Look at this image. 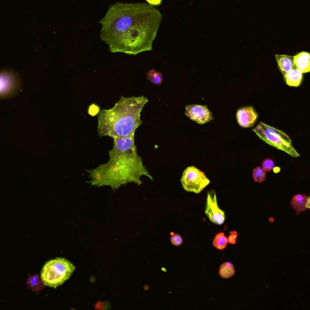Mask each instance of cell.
Listing matches in <instances>:
<instances>
[{
  "label": "cell",
  "mask_w": 310,
  "mask_h": 310,
  "mask_svg": "<svg viewBox=\"0 0 310 310\" xmlns=\"http://www.w3.org/2000/svg\"><path fill=\"white\" fill-rule=\"evenodd\" d=\"M19 79L10 70L0 71V98H7L18 89Z\"/></svg>",
  "instance_id": "obj_8"
},
{
  "label": "cell",
  "mask_w": 310,
  "mask_h": 310,
  "mask_svg": "<svg viewBox=\"0 0 310 310\" xmlns=\"http://www.w3.org/2000/svg\"><path fill=\"white\" fill-rule=\"evenodd\" d=\"M294 68L301 72L308 73L310 71V55L309 52H303L294 56Z\"/></svg>",
  "instance_id": "obj_11"
},
{
  "label": "cell",
  "mask_w": 310,
  "mask_h": 310,
  "mask_svg": "<svg viewBox=\"0 0 310 310\" xmlns=\"http://www.w3.org/2000/svg\"><path fill=\"white\" fill-rule=\"evenodd\" d=\"M205 213L212 223L219 226L223 224L226 220L224 212L218 207L217 193L215 190L207 192Z\"/></svg>",
  "instance_id": "obj_7"
},
{
  "label": "cell",
  "mask_w": 310,
  "mask_h": 310,
  "mask_svg": "<svg viewBox=\"0 0 310 310\" xmlns=\"http://www.w3.org/2000/svg\"><path fill=\"white\" fill-rule=\"evenodd\" d=\"M253 132L259 138L270 146L288 153L293 157H300V155L293 146L291 138L283 131L261 122L257 127L253 129Z\"/></svg>",
  "instance_id": "obj_5"
},
{
  "label": "cell",
  "mask_w": 310,
  "mask_h": 310,
  "mask_svg": "<svg viewBox=\"0 0 310 310\" xmlns=\"http://www.w3.org/2000/svg\"><path fill=\"white\" fill-rule=\"evenodd\" d=\"M235 274V270L234 266L232 263L226 262L224 263L220 267L219 275L223 279L231 278Z\"/></svg>",
  "instance_id": "obj_16"
},
{
  "label": "cell",
  "mask_w": 310,
  "mask_h": 310,
  "mask_svg": "<svg viewBox=\"0 0 310 310\" xmlns=\"http://www.w3.org/2000/svg\"><path fill=\"white\" fill-rule=\"evenodd\" d=\"M181 183L186 191L199 194L209 186L210 181L204 172L195 166H190L184 170Z\"/></svg>",
  "instance_id": "obj_6"
},
{
  "label": "cell",
  "mask_w": 310,
  "mask_h": 310,
  "mask_svg": "<svg viewBox=\"0 0 310 310\" xmlns=\"http://www.w3.org/2000/svg\"><path fill=\"white\" fill-rule=\"evenodd\" d=\"M267 173L265 170L261 167L255 168L253 171V178L255 182L262 183L266 180Z\"/></svg>",
  "instance_id": "obj_19"
},
{
  "label": "cell",
  "mask_w": 310,
  "mask_h": 310,
  "mask_svg": "<svg viewBox=\"0 0 310 310\" xmlns=\"http://www.w3.org/2000/svg\"><path fill=\"white\" fill-rule=\"evenodd\" d=\"M185 114L192 121L199 124H204L213 120L214 118L206 106L201 105H189L186 107Z\"/></svg>",
  "instance_id": "obj_9"
},
{
  "label": "cell",
  "mask_w": 310,
  "mask_h": 310,
  "mask_svg": "<svg viewBox=\"0 0 310 310\" xmlns=\"http://www.w3.org/2000/svg\"><path fill=\"white\" fill-rule=\"evenodd\" d=\"M76 267L64 258H57L47 262L41 272L45 286L56 289L69 280Z\"/></svg>",
  "instance_id": "obj_4"
},
{
  "label": "cell",
  "mask_w": 310,
  "mask_h": 310,
  "mask_svg": "<svg viewBox=\"0 0 310 310\" xmlns=\"http://www.w3.org/2000/svg\"><path fill=\"white\" fill-rule=\"evenodd\" d=\"M94 308H95V310H107L110 309V306L109 303L99 301L94 306Z\"/></svg>",
  "instance_id": "obj_22"
},
{
  "label": "cell",
  "mask_w": 310,
  "mask_h": 310,
  "mask_svg": "<svg viewBox=\"0 0 310 310\" xmlns=\"http://www.w3.org/2000/svg\"><path fill=\"white\" fill-rule=\"evenodd\" d=\"M146 1L152 6H157L161 4L163 0H146Z\"/></svg>",
  "instance_id": "obj_24"
},
{
  "label": "cell",
  "mask_w": 310,
  "mask_h": 310,
  "mask_svg": "<svg viewBox=\"0 0 310 310\" xmlns=\"http://www.w3.org/2000/svg\"><path fill=\"white\" fill-rule=\"evenodd\" d=\"M161 20L162 14L151 5L116 2L98 21L100 38L111 52L136 55L152 49Z\"/></svg>",
  "instance_id": "obj_1"
},
{
  "label": "cell",
  "mask_w": 310,
  "mask_h": 310,
  "mask_svg": "<svg viewBox=\"0 0 310 310\" xmlns=\"http://www.w3.org/2000/svg\"><path fill=\"white\" fill-rule=\"evenodd\" d=\"M278 67L283 75L294 69V56L289 55H276Z\"/></svg>",
  "instance_id": "obj_13"
},
{
  "label": "cell",
  "mask_w": 310,
  "mask_h": 310,
  "mask_svg": "<svg viewBox=\"0 0 310 310\" xmlns=\"http://www.w3.org/2000/svg\"><path fill=\"white\" fill-rule=\"evenodd\" d=\"M149 99L144 96L131 98L121 96L114 107L99 110L98 133L100 137L113 139L135 134L143 123L141 113Z\"/></svg>",
  "instance_id": "obj_3"
},
{
  "label": "cell",
  "mask_w": 310,
  "mask_h": 310,
  "mask_svg": "<svg viewBox=\"0 0 310 310\" xmlns=\"http://www.w3.org/2000/svg\"><path fill=\"white\" fill-rule=\"evenodd\" d=\"M113 147L109 151V160L96 169L87 170L90 180L87 181L96 187L110 186L113 192L121 186L134 183L140 186L142 176L153 180L143 159L138 154L135 144V134L113 139Z\"/></svg>",
  "instance_id": "obj_2"
},
{
  "label": "cell",
  "mask_w": 310,
  "mask_h": 310,
  "mask_svg": "<svg viewBox=\"0 0 310 310\" xmlns=\"http://www.w3.org/2000/svg\"><path fill=\"white\" fill-rule=\"evenodd\" d=\"M258 117V114L253 107L241 108L237 111V121L242 127H252Z\"/></svg>",
  "instance_id": "obj_10"
},
{
  "label": "cell",
  "mask_w": 310,
  "mask_h": 310,
  "mask_svg": "<svg viewBox=\"0 0 310 310\" xmlns=\"http://www.w3.org/2000/svg\"><path fill=\"white\" fill-rule=\"evenodd\" d=\"M172 237L170 238V242L172 245L176 247L180 246L183 243V239L181 236L179 234H173L171 233Z\"/></svg>",
  "instance_id": "obj_21"
},
{
  "label": "cell",
  "mask_w": 310,
  "mask_h": 310,
  "mask_svg": "<svg viewBox=\"0 0 310 310\" xmlns=\"http://www.w3.org/2000/svg\"><path fill=\"white\" fill-rule=\"evenodd\" d=\"M262 168L267 172H270L274 169L275 168V162L273 159L270 158H267L263 161L262 164Z\"/></svg>",
  "instance_id": "obj_20"
},
{
  "label": "cell",
  "mask_w": 310,
  "mask_h": 310,
  "mask_svg": "<svg viewBox=\"0 0 310 310\" xmlns=\"http://www.w3.org/2000/svg\"><path fill=\"white\" fill-rule=\"evenodd\" d=\"M291 206L299 213L305 212L310 208V198L302 194L296 195L292 198Z\"/></svg>",
  "instance_id": "obj_12"
},
{
  "label": "cell",
  "mask_w": 310,
  "mask_h": 310,
  "mask_svg": "<svg viewBox=\"0 0 310 310\" xmlns=\"http://www.w3.org/2000/svg\"><path fill=\"white\" fill-rule=\"evenodd\" d=\"M228 238L226 237L223 232L219 233L213 241V246L218 250H224L228 244Z\"/></svg>",
  "instance_id": "obj_18"
},
{
  "label": "cell",
  "mask_w": 310,
  "mask_h": 310,
  "mask_svg": "<svg viewBox=\"0 0 310 310\" xmlns=\"http://www.w3.org/2000/svg\"><path fill=\"white\" fill-rule=\"evenodd\" d=\"M28 288L32 292L39 293L44 288L45 285L41 277L37 274L29 276L27 282Z\"/></svg>",
  "instance_id": "obj_15"
},
{
  "label": "cell",
  "mask_w": 310,
  "mask_h": 310,
  "mask_svg": "<svg viewBox=\"0 0 310 310\" xmlns=\"http://www.w3.org/2000/svg\"><path fill=\"white\" fill-rule=\"evenodd\" d=\"M230 235L228 238L229 243L231 244H235L237 243V238L238 237V232H231L230 233Z\"/></svg>",
  "instance_id": "obj_23"
},
{
  "label": "cell",
  "mask_w": 310,
  "mask_h": 310,
  "mask_svg": "<svg viewBox=\"0 0 310 310\" xmlns=\"http://www.w3.org/2000/svg\"><path fill=\"white\" fill-rule=\"evenodd\" d=\"M147 78L152 84L155 86H160L163 82V76L162 73L155 69H152L147 73Z\"/></svg>",
  "instance_id": "obj_17"
},
{
  "label": "cell",
  "mask_w": 310,
  "mask_h": 310,
  "mask_svg": "<svg viewBox=\"0 0 310 310\" xmlns=\"http://www.w3.org/2000/svg\"><path fill=\"white\" fill-rule=\"evenodd\" d=\"M284 78L287 85L289 86L298 87L300 86L303 78V73L300 70L295 69H292L286 75H284Z\"/></svg>",
  "instance_id": "obj_14"
}]
</instances>
